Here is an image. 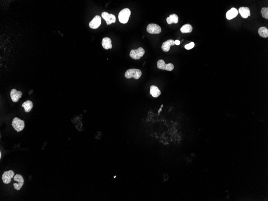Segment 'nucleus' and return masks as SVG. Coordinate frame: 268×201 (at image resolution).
Masks as SVG:
<instances>
[{"mask_svg": "<svg viewBox=\"0 0 268 201\" xmlns=\"http://www.w3.org/2000/svg\"><path fill=\"white\" fill-rule=\"evenodd\" d=\"M175 44H176V45H180V42L179 40H176V41H175Z\"/></svg>", "mask_w": 268, "mask_h": 201, "instance_id": "23", "label": "nucleus"}, {"mask_svg": "<svg viewBox=\"0 0 268 201\" xmlns=\"http://www.w3.org/2000/svg\"><path fill=\"white\" fill-rule=\"evenodd\" d=\"M102 17L106 21L107 25H111L112 23H115L116 20L115 16L112 14H109L106 12L102 13Z\"/></svg>", "mask_w": 268, "mask_h": 201, "instance_id": "7", "label": "nucleus"}, {"mask_svg": "<svg viewBox=\"0 0 268 201\" xmlns=\"http://www.w3.org/2000/svg\"><path fill=\"white\" fill-rule=\"evenodd\" d=\"M175 45V41L174 40L169 39L162 44V49L164 51L167 52L170 50L171 46Z\"/></svg>", "mask_w": 268, "mask_h": 201, "instance_id": "12", "label": "nucleus"}, {"mask_svg": "<svg viewBox=\"0 0 268 201\" xmlns=\"http://www.w3.org/2000/svg\"><path fill=\"white\" fill-rule=\"evenodd\" d=\"M102 44L103 48L105 49L112 48V42L111 39L109 37H104L102 39Z\"/></svg>", "mask_w": 268, "mask_h": 201, "instance_id": "16", "label": "nucleus"}, {"mask_svg": "<svg viewBox=\"0 0 268 201\" xmlns=\"http://www.w3.org/2000/svg\"><path fill=\"white\" fill-rule=\"evenodd\" d=\"M14 179L15 181L18 182V183H14L13 184L14 188L19 191L22 187L24 184V180L23 177L20 175L17 174L14 177Z\"/></svg>", "mask_w": 268, "mask_h": 201, "instance_id": "8", "label": "nucleus"}, {"mask_svg": "<svg viewBox=\"0 0 268 201\" xmlns=\"http://www.w3.org/2000/svg\"><path fill=\"white\" fill-rule=\"evenodd\" d=\"M22 92L20 91H17L16 89L12 90L10 93L12 100L14 102H17L22 97Z\"/></svg>", "mask_w": 268, "mask_h": 201, "instance_id": "11", "label": "nucleus"}, {"mask_svg": "<svg viewBox=\"0 0 268 201\" xmlns=\"http://www.w3.org/2000/svg\"><path fill=\"white\" fill-rule=\"evenodd\" d=\"M163 104H162V106H161V107L160 109H159V110L158 113H159V112H160L161 111H162V108H163Z\"/></svg>", "mask_w": 268, "mask_h": 201, "instance_id": "24", "label": "nucleus"}, {"mask_svg": "<svg viewBox=\"0 0 268 201\" xmlns=\"http://www.w3.org/2000/svg\"><path fill=\"white\" fill-rule=\"evenodd\" d=\"M147 31L150 34H158L162 32V29L160 26L156 24L151 23L147 27Z\"/></svg>", "mask_w": 268, "mask_h": 201, "instance_id": "6", "label": "nucleus"}, {"mask_svg": "<svg viewBox=\"0 0 268 201\" xmlns=\"http://www.w3.org/2000/svg\"><path fill=\"white\" fill-rule=\"evenodd\" d=\"M238 11L235 8H232L226 13V17L228 20L234 19L238 16Z\"/></svg>", "mask_w": 268, "mask_h": 201, "instance_id": "14", "label": "nucleus"}, {"mask_svg": "<svg viewBox=\"0 0 268 201\" xmlns=\"http://www.w3.org/2000/svg\"><path fill=\"white\" fill-rule=\"evenodd\" d=\"M15 173L12 170L4 172L2 176V180L5 184H8L11 181V179L13 178Z\"/></svg>", "mask_w": 268, "mask_h": 201, "instance_id": "9", "label": "nucleus"}, {"mask_svg": "<svg viewBox=\"0 0 268 201\" xmlns=\"http://www.w3.org/2000/svg\"><path fill=\"white\" fill-rule=\"evenodd\" d=\"M259 35L262 37L267 38L268 37V30L264 27H260L258 30Z\"/></svg>", "mask_w": 268, "mask_h": 201, "instance_id": "20", "label": "nucleus"}, {"mask_svg": "<svg viewBox=\"0 0 268 201\" xmlns=\"http://www.w3.org/2000/svg\"><path fill=\"white\" fill-rule=\"evenodd\" d=\"M12 125L14 129L17 132L22 131L25 127L24 121L17 117H15L13 119Z\"/></svg>", "mask_w": 268, "mask_h": 201, "instance_id": "4", "label": "nucleus"}, {"mask_svg": "<svg viewBox=\"0 0 268 201\" xmlns=\"http://www.w3.org/2000/svg\"><path fill=\"white\" fill-rule=\"evenodd\" d=\"M22 106L24 108L25 111L26 112H29L33 108V104L31 101L27 100V101L23 104Z\"/></svg>", "mask_w": 268, "mask_h": 201, "instance_id": "18", "label": "nucleus"}, {"mask_svg": "<svg viewBox=\"0 0 268 201\" xmlns=\"http://www.w3.org/2000/svg\"><path fill=\"white\" fill-rule=\"evenodd\" d=\"M145 51L142 47H139L137 49H132L130 53V56L133 59H139L144 56Z\"/></svg>", "mask_w": 268, "mask_h": 201, "instance_id": "3", "label": "nucleus"}, {"mask_svg": "<svg viewBox=\"0 0 268 201\" xmlns=\"http://www.w3.org/2000/svg\"><path fill=\"white\" fill-rule=\"evenodd\" d=\"M261 13H262V17L266 19H268V8L267 7L262 8L261 10Z\"/></svg>", "mask_w": 268, "mask_h": 201, "instance_id": "21", "label": "nucleus"}, {"mask_svg": "<svg viewBox=\"0 0 268 201\" xmlns=\"http://www.w3.org/2000/svg\"><path fill=\"white\" fill-rule=\"evenodd\" d=\"M166 20L168 24L171 25L173 23L176 24L178 23L179 18L177 15L173 14L171 15L169 17H167Z\"/></svg>", "mask_w": 268, "mask_h": 201, "instance_id": "17", "label": "nucleus"}, {"mask_svg": "<svg viewBox=\"0 0 268 201\" xmlns=\"http://www.w3.org/2000/svg\"><path fill=\"white\" fill-rule=\"evenodd\" d=\"M150 95L154 98H157L161 95V91L157 86L152 85L150 87Z\"/></svg>", "mask_w": 268, "mask_h": 201, "instance_id": "15", "label": "nucleus"}, {"mask_svg": "<svg viewBox=\"0 0 268 201\" xmlns=\"http://www.w3.org/2000/svg\"><path fill=\"white\" fill-rule=\"evenodd\" d=\"M192 30H193V27L189 24L184 25L180 29V31L183 33H191Z\"/></svg>", "mask_w": 268, "mask_h": 201, "instance_id": "19", "label": "nucleus"}, {"mask_svg": "<svg viewBox=\"0 0 268 201\" xmlns=\"http://www.w3.org/2000/svg\"><path fill=\"white\" fill-rule=\"evenodd\" d=\"M195 46V44L193 42H191L190 44H187L185 46V48L187 50L192 49Z\"/></svg>", "mask_w": 268, "mask_h": 201, "instance_id": "22", "label": "nucleus"}, {"mask_svg": "<svg viewBox=\"0 0 268 201\" xmlns=\"http://www.w3.org/2000/svg\"><path fill=\"white\" fill-rule=\"evenodd\" d=\"M101 24V17L99 16H96L90 23L89 25L92 29H96L100 26Z\"/></svg>", "mask_w": 268, "mask_h": 201, "instance_id": "10", "label": "nucleus"}, {"mask_svg": "<svg viewBox=\"0 0 268 201\" xmlns=\"http://www.w3.org/2000/svg\"><path fill=\"white\" fill-rule=\"evenodd\" d=\"M142 75L141 70L137 69H130L128 70L125 72V76L127 79H130L133 78L135 79L138 80Z\"/></svg>", "mask_w": 268, "mask_h": 201, "instance_id": "1", "label": "nucleus"}, {"mask_svg": "<svg viewBox=\"0 0 268 201\" xmlns=\"http://www.w3.org/2000/svg\"><path fill=\"white\" fill-rule=\"evenodd\" d=\"M131 14L130 10L125 8L121 11L118 14V19L121 23L126 24L128 22L130 16Z\"/></svg>", "mask_w": 268, "mask_h": 201, "instance_id": "2", "label": "nucleus"}, {"mask_svg": "<svg viewBox=\"0 0 268 201\" xmlns=\"http://www.w3.org/2000/svg\"><path fill=\"white\" fill-rule=\"evenodd\" d=\"M238 11L243 18L246 19L250 16V10L248 7H241L239 8Z\"/></svg>", "mask_w": 268, "mask_h": 201, "instance_id": "13", "label": "nucleus"}, {"mask_svg": "<svg viewBox=\"0 0 268 201\" xmlns=\"http://www.w3.org/2000/svg\"><path fill=\"white\" fill-rule=\"evenodd\" d=\"M157 68L160 70H165L171 71L173 70L174 65L172 63H169L166 64L163 59H160L157 62Z\"/></svg>", "mask_w": 268, "mask_h": 201, "instance_id": "5", "label": "nucleus"}, {"mask_svg": "<svg viewBox=\"0 0 268 201\" xmlns=\"http://www.w3.org/2000/svg\"><path fill=\"white\" fill-rule=\"evenodd\" d=\"M1 153H0V157L1 158Z\"/></svg>", "mask_w": 268, "mask_h": 201, "instance_id": "25", "label": "nucleus"}]
</instances>
